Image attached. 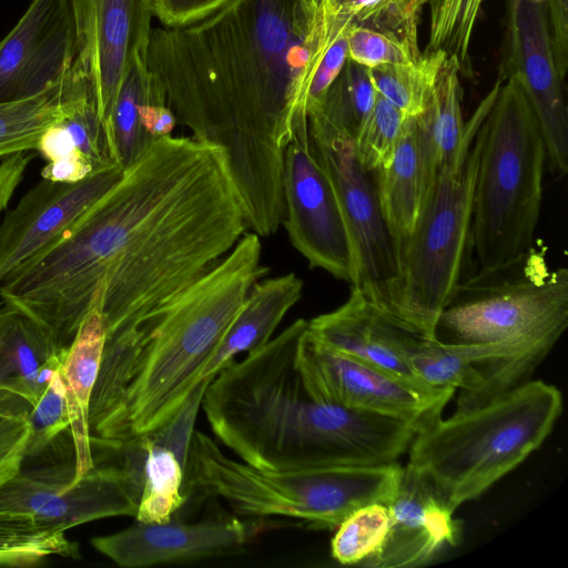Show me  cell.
Instances as JSON below:
<instances>
[{"label":"cell","instance_id":"obj_2","mask_svg":"<svg viewBox=\"0 0 568 568\" xmlns=\"http://www.w3.org/2000/svg\"><path fill=\"white\" fill-rule=\"evenodd\" d=\"M339 18L320 0H229L182 27L153 28L145 62L192 138L221 146L248 227L284 217L283 152L307 120L313 72Z\"/></svg>","mask_w":568,"mask_h":568},{"label":"cell","instance_id":"obj_16","mask_svg":"<svg viewBox=\"0 0 568 568\" xmlns=\"http://www.w3.org/2000/svg\"><path fill=\"white\" fill-rule=\"evenodd\" d=\"M77 59L92 87L105 141L121 82L134 57H145L155 0H69Z\"/></svg>","mask_w":568,"mask_h":568},{"label":"cell","instance_id":"obj_32","mask_svg":"<svg viewBox=\"0 0 568 568\" xmlns=\"http://www.w3.org/2000/svg\"><path fill=\"white\" fill-rule=\"evenodd\" d=\"M325 11L351 23L418 43V27L429 0H320Z\"/></svg>","mask_w":568,"mask_h":568},{"label":"cell","instance_id":"obj_40","mask_svg":"<svg viewBox=\"0 0 568 568\" xmlns=\"http://www.w3.org/2000/svg\"><path fill=\"white\" fill-rule=\"evenodd\" d=\"M229 0H155V17L163 27H182L211 14Z\"/></svg>","mask_w":568,"mask_h":568},{"label":"cell","instance_id":"obj_26","mask_svg":"<svg viewBox=\"0 0 568 568\" xmlns=\"http://www.w3.org/2000/svg\"><path fill=\"white\" fill-rule=\"evenodd\" d=\"M460 78L457 62L447 58L438 73L428 108L416 116L423 148L435 173L456 158L473 125L489 112L501 84L496 80L470 119L464 122Z\"/></svg>","mask_w":568,"mask_h":568},{"label":"cell","instance_id":"obj_41","mask_svg":"<svg viewBox=\"0 0 568 568\" xmlns=\"http://www.w3.org/2000/svg\"><path fill=\"white\" fill-rule=\"evenodd\" d=\"M547 4L554 55L559 75L568 68V0H535Z\"/></svg>","mask_w":568,"mask_h":568},{"label":"cell","instance_id":"obj_35","mask_svg":"<svg viewBox=\"0 0 568 568\" xmlns=\"http://www.w3.org/2000/svg\"><path fill=\"white\" fill-rule=\"evenodd\" d=\"M28 438L26 457H34L50 447L59 435L70 428L64 384L59 371L27 413Z\"/></svg>","mask_w":568,"mask_h":568},{"label":"cell","instance_id":"obj_21","mask_svg":"<svg viewBox=\"0 0 568 568\" xmlns=\"http://www.w3.org/2000/svg\"><path fill=\"white\" fill-rule=\"evenodd\" d=\"M211 379L204 378L165 425L139 437L145 457L136 521H170L184 505L186 497L183 485L189 448L202 397Z\"/></svg>","mask_w":568,"mask_h":568},{"label":"cell","instance_id":"obj_1","mask_svg":"<svg viewBox=\"0 0 568 568\" xmlns=\"http://www.w3.org/2000/svg\"><path fill=\"white\" fill-rule=\"evenodd\" d=\"M248 229L225 151L154 139L36 262L0 284L62 346L97 308L105 334L136 322L222 260Z\"/></svg>","mask_w":568,"mask_h":568},{"label":"cell","instance_id":"obj_5","mask_svg":"<svg viewBox=\"0 0 568 568\" xmlns=\"http://www.w3.org/2000/svg\"><path fill=\"white\" fill-rule=\"evenodd\" d=\"M562 413L561 392L531 381L457 408L420 428L408 464L456 510L488 490L537 450Z\"/></svg>","mask_w":568,"mask_h":568},{"label":"cell","instance_id":"obj_11","mask_svg":"<svg viewBox=\"0 0 568 568\" xmlns=\"http://www.w3.org/2000/svg\"><path fill=\"white\" fill-rule=\"evenodd\" d=\"M121 464L98 467L77 481L74 465L23 471L0 485V515L67 529L95 519L135 517L142 488L144 452L138 444L120 452Z\"/></svg>","mask_w":568,"mask_h":568},{"label":"cell","instance_id":"obj_27","mask_svg":"<svg viewBox=\"0 0 568 568\" xmlns=\"http://www.w3.org/2000/svg\"><path fill=\"white\" fill-rule=\"evenodd\" d=\"M89 88L88 73L75 61L68 75L47 90L0 102V158L37 150L43 132L60 122Z\"/></svg>","mask_w":568,"mask_h":568},{"label":"cell","instance_id":"obj_3","mask_svg":"<svg viewBox=\"0 0 568 568\" xmlns=\"http://www.w3.org/2000/svg\"><path fill=\"white\" fill-rule=\"evenodd\" d=\"M261 256L260 236L245 233L185 288L105 334L90 403L92 446L119 452L179 412L204 379L253 285L268 273Z\"/></svg>","mask_w":568,"mask_h":568},{"label":"cell","instance_id":"obj_28","mask_svg":"<svg viewBox=\"0 0 568 568\" xmlns=\"http://www.w3.org/2000/svg\"><path fill=\"white\" fill-rule=\"evenodd\" d=\"M162 97L165 98L164 90L149 69L145 57H134L119 88L106 134L110 158L123 169L154 140L141 123L140 105Z\"/></svg>","mask_w":568,"mask_h":568},{"label":"cell","instance_id":"obj_37","mask_svg":"<svg viewBox=\"0 0 568 568\" xmlns=\"http://www.w3.org/2000/svg\"><path fill=\"white\" fill-rule=\"evenodd\" d=\"M347 47L348 59L368 69L412 63L423 54L418 43L353 23L347 29Z\"/></svg>","mask_w":568,"mask_h":568},{"label":"cell","instance_id":"obj_7","mask_svg":"<svg viewBox=\"0 0 568 568\" xmlns=\"http://www.w3.org/2000/svg\"><path fill=\"white\" fill-rule=\"evenodd\" d=\"M403 467L397 463L304 470H263L225 455L201 432H193L183 493L217 497L243 519L297 518L336 528L359 507L387 505Z\"/></svg>","mask_w":568,"mask_h":568},{"label":"cell","instance_id":"obj_33","mask_svg":"<svg viewBox=\"0 0 568 568\" xmlns=\"http://www.w3.org/2000/svg\"><path fill=\"white\" fill-rule=\"evenodd\" d=\"M332 557L342 565H364L383 547L389 528V510L383 503L357 508L337 527Z\"/></svg>","mask_w":568,"mask_h":568},{"label":"cell","instance_id":"obj_38","mask_svg":"<svg viewBox=\"0 0 568 568\" xmlns=\"http://www.w3.org/2000/svg\"><path fill=\"white\" fill-rule=\"evenodd\" d=\"M349 23L348 19L341 18L329 44L313 72L307 92L306 111L323 100L348 59L347 29Z\"/></svg>","mask_w":568,"mask_h":568},{"label":"cell","instance_id":"obj_9","mask_svg":"<svg viewBox=\"0 0 568 568\" xmlns=\"http://www.w3.org/2000/svg\"><path fill=\"white\" fill-rule=\"evenodd\" d=\"M484 120L473 125L456 158L438 170L413 232L398 247L396 323L425 339H436L439 315L460 283Z\"/></svg>","mask_w":568,"mask_h":568},{"label":"cell","instance_id":"obj_6","mask_svg":"<svg viewBox=\"0 0 568 568\" xmlns=\"http://www.w3.org/2000/svg\"><path fill=\"white\" fill-rule=\"evenodd\" d=\"M479 133L469 235L476 277L507 270L535 248L546 163L538 122L515 78L500 84Z\"/></svg>","mask_w":568,"mask_h":568},{"label":"cell","instance_id":"obj_8","mask_svg":"<svg viewBox=\"0 0 568 568\" xmlns=\"http://www.w3.org/2000/svg\"><path fill=\"white\" fill-rule=\"evenodd\" d=\"M568 325V271L549 270L535 248L518 264L459 283L442 311L436 339L498 344L528 382Z\"/></svg>","mask_w":568,"mask_h":568},{"label":"cell","instance_id":"obj_17","mask_svg":"<svg viewBox=\"0 0 568 568\" xmlns=\"http://www.w3.org/2000/svg\"><path fill=\"white\" fill-rule=\"evenodd\" d=\"M77 55L69 0H31L0 41V102L30 98L57 84Z\"/></svg>","mask_w":568,"mask_h":568},{"label":"cell","instance_id":"obj_29","mask_svg":"<svg viewBox=\"0 0 568 568\" xmlns=\"http://www.w3.org/2000/svg\"><path fill=\"white\" fill-rule=\"evenodd\" d=\"M447 59L442 50L425 52L412 63L369 69L378 94L407 119L423 114L429 105L438 73Z\"/></svg>","mask_w":568,"mask_h":568},{"label":"cell","instance_id":"obj_23","mask_svg":"<svg viewBox=\"0 0 568 568\" xmlns=\"http://www.w3.org/2000/svg\"><path fill=\"white\" fill-rule=\"evenodd\" d=\"M374 175L379 205L398 250L413 232L437 176L428 164L416 116L406 119L390 163Z\"/></svg>","mask_w":568,"mask_h":568},{"label":"cell","instance_id":"obj_15","mask_svg":"<svg viewBox=\"0 0 568 568\" xmlns=\"http://www.w3.org/2000/svg\"><path fill=\"white\" fill-rule=\"evenodd\" d=\"M123 172L121 164L111 163L78 182L42 179L32 186L0 223V284L50 250Z\"/></svg>","mask_w":568,"mask_h":568},{"label":"cell","instance_id":"obj_25","mask_svg":"<svg viewBox=\"0 0 568 568\" xmlns=\"http://www.w3.org/2000/svg\"><path fill=\"white\" fill-rule=\"evenodd\" d=\"M303 281L295 273L256 282L206 366L203 378H213L241 353L265 345L286 313L300 301Z\"/></svg>","mask_w":568,"mask_h":568},{"label":"cell","instance_id":"obj_19","mask_svg":"<svg viewBox=\"0 0 568 568\" xmlns=\"http://www.w3.org/2000/svg\"><path fill=\"white\" fill-rule=\"evenodd\" d=\"M389 528L381 550L363 566L418 567L430 561L457 538L455 510L436 487L407 464L393 499L387 504Z\"/></svg>","mask_w":568,"mask_h":568},{"label":"cell","instance_id":"obj_39","mask_svg":"<svg viewBox=\"0 0 568 568\" xmlns=\"http://www.w3.org/2000/svg\"><path fill=\"white\" fill-rule=\"evenodd\" d=\"M28 410L0 409V485L22 468Z\"/></svg>","mask_w":568,"mask_h":568},{"label":"cell","instance_id":"obj_46","mask_svg":"<svg viewBox=\"0 0 568 568\" xmlns=\"http://www.w3.org/2000/svg\"><path fill=\"white\" fill-rule=\"evenodd\" d=\"M19 406L29 408L27 405H24L21 402L10 399V398H7V397H3L0 395V409L28 410V409L18 408Z\"/></svg>","mask_w":568,"mask_h":568},{"label":"cell","instance_id":"obj_20","mask_svg":"<svg viewBox=\"0 0 568 568\" xmlns=\"http://www.w3.org/2000/svg\"><path fill=\"white\" fill-rule=\"evenodd\" d=\"M308 331L341 353L423 384L410 364L419 337L387 317L354 286L343 305L308 321Z\"/></svg>","mask_w":568,"mask_h":568},{"label":"cell","instance_id":"obj_45","mask_svg":"<svg viewBox=\"0 0 568 568\" xmlns=\"http://www.w3.org/2000/svg\"><path fill=\"white\" fill-rule=\"evenodd\" d=\"M37 151H39L48 162H54L79 152L70 132L61 121L52 124L43 132L39 140Z\"/></svg>","mask_w":568,"mask_h":568},{"label":"cell","instance_id":"obj_31","mask_svg":"<svg viewBox=\"0 0 568 568\" xmlns=\"http://www.w3.org/2000/svg\"><path fill=\"white\" fill-rule=\"evenodd\" d=\"M376 97L369 69L347 59L323 100L307 112L321 114L354 140Z\"/></svg>","mask_w":568,"mask_h":568},{"label":"cell","instance_id":"obj_18","mask_svg":"<svg viewBox=\"0 0 568 568\" xmlns=\"http://www.w3.org/2000/svg\"><path fill=\"white\" fill-rule=\"evenodd\" d=\"M261 530L254 519H206L193 524L136 521L115 534L92 538V546L125 568L192 561L235 554Z\"/></svg>","mask_w":568,"mask_h":568},{"label":"cell","instance_id":"obj_14","mask_svg":"<svg viewBox=\"0 0 568 568\" xmlns=\"http://www.w3.org/2000/svg\"><path fill=\"white\" fill-rule=\"evenodd\" d=\"M505 31L497 79L515 78L538 122L552 173L568 171V110L549 28L547 4L505 0Z\"/></svg>","mask_w":568,"mask_h":568},{"label":"cell","instance_id":"obj_30","mask_svg":"<svg viewBox=\"0 0 568 568\" xmlns=\"http://www.w3.org/2000/svg\"><path fill=\"white\" fill-rule=\"evenodd\" d=\"M484 0H429V32L425 52L442 50L454 59L460 75L474 77L470 57Z\"/></svg>","mask_w":568,"mask_h":568},{"label":"cell","instance_id":"obj_24","mask_svg":"<svg viewBox=\"0 0 568 568\" xmlns=\"http://www.w3.org/2000/svg\"><path fill=\"white\" fill-rule=\"evenodd\" d=\"M105 342L102 316L93 308L70 343L59 373L65 388L77 481L97 465L90 436V403Z\"/></svg>","mask_w":568,"mask_h":568},{"label":"cell","instance_id":"obj_36","mask_svg":"<svg viewBox=\"0 0 568 568\" xmlns=\"http://www.w3.org/2000/svg\"><path fill=\"white\" fill-rule=\"evenodd\" d=\"M78 555L77 544L60 529L0 531V565L32 566L52 556Z\"/></svg>","mask_w":568,"mask_h":568},{"label":"cell","instance_id":"obj_4","mask_svg":"<svg viewBox=\"0 0 568 568\" xmlns=\"http://www.w3.org/2000/svg\"><path fill=\"white\" fill-rule=\"evenodd\" d=\"M307 325L296 320L219 371L201 403L212 432L242 462L263 470L396 463L416 425L314 398L295 364Z\"/></svg>","mask_w":568,"mask_h":568},{"label":"cell","instance_id":"obj_43","mask_svg":"<svg viewBox=\"0 0 568 568\" xmlns=\"http://www.w3.org/2000/svg\"><path fill=\"white\" fill-rule=\"evenodd\" d=\"M32 158L27 152H20L4 158L0 163V213L8 207Z\"/></svg>","mask_w":568,"mask_h":568},{"label":"cell","instance_id":"obj_12","mask_svg":"<svg viewBox=\"0 0 568 568\" xmlns=\"http://www.w3.org/2000/svg\"><path fill=\"white\" fill-rule=\"evenodd\" d=\"M295 364L314 398L405 419L418 430L440 417L455 392L398 377L341 353L315 337L308 325Z\"/></svg>","mask_w":568,"mask_h":568},{"label":"cell","instance_id":"obj_47","mask_svg":"<svg viewBox=\"0 0 568 568\" xmlns=\"http://www.w3.org/2000/svg\"><path fill=\"white\" fill-rule=\"evenodd\" d=\"M1 304H2V301L0 302V306H1Z\"/></svg>","mask_w":568,"mask_h":568},{"label":"cell","instance_id":"obj_22","mask_svg":"<svg viewBox=\"0 0 568 568\" xmlns=\"http://www.w3.org/2000/svg\"><path fill=\"white\" fill-rule=\"evenodd\" d=\"M68 347L60 346L31 316L2 301L0 395L30 408L60 369Z\"/></svg>","mask_w":568,"mask_h":568},{"label":"cell","instance_id":"obj_10","mask_svg":"<svg viewBox=\"0 0 568 568\" xmlns=\"http://www.w3.org/2000/svg\"><path fill=\"white\" fill-rule=\"evenodd\" d=\"M307 122L312 149L329 178L348 232L352 286L396 323L399 255L379 205L375 175L359 163L349 135L316 112H307Z\"/></svg>","mask_w":568,"mask_h":568},{"label":"cell","instance_id":"obj_13","mask_svg":"<svg viewBox=\"0 0 568 568\" xmlns=\"http://www.w3.org/2000/svg\"><path fill=\"white\" fill-rule=\"evenodd\" d=\"M282 182L283 223L291 244L311 268L352 284L348 232L329 178L312 149L307 120L297 123L284 148Z\"/></svg>","mask_w":568,"mask_h":568},{"label":"cell","instance_id":"obj_42","mask_svg":"<svg viewBox=\"0 0 568 568\" xmlns=\"http://www.w3.org/2000/svg\"><path fill=\"white\" fill-rule=\"evenodd\" d=\"M140 118L145 131L154 139L170 135L178 123L164 97L143 102L140 105Z\"/></svg>","mask_w":568,"mask_h":568},{"label":"cell","instance_id":"obj_34","mask_svg":"<svg viewBox=\"0 0 568 568\" xmlns=\"http://www.w3.org/2000/svg\"><path fill=\"white\" fill-rule=\"evenodd\" d=\"M406 119L377 93L371 112L353 140L356 156L367 171L374 173L390 163Z\"/></svg>","mask_w":568,"mask_h":568},{"label":"cell","instance_id":"obj_44","mask_svg":"<svg viewBox=\"0 0 568 568\" xmlns=\"http://www.w3.org/2000/svg\"><path fill=\"white\" fill-rule=\"evenodd\" d=\"M93 170L88 160L77 152L68 158L49 162L41 169V176L53 182H78L88 176Z\"/></svg>","mask_w":568,"mask_h":568}]
</instances>
